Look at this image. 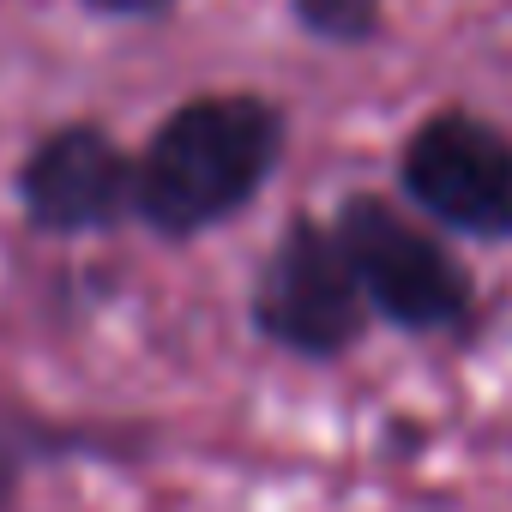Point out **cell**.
I'll list each match as a JSON object with an SVG mask.
<instances>
[{
	"label": "cell",
	"instance_id": "cell-1",
	"mask_svg": "<svg viewBox=\"0 0 512 512\" xmlns=\"http://www.w3.org/2000/svg\"><path fill=\"white\" fill-rule=\"evenodd\" d=\"M290 157V115L266 91H193L133 151V223L199 241L235 223Z\"/></svg>",
	"mask_w": 512,
	"mask_h": 512
},
{
	"label": "cell",
	"instance_id": "cell-2",
	"mask_svg": "<svg viewBox=\"0 0 512 512\" xmlns=\"http://www.w3.org/2000/svg\"><path fill=\"white\" fill-rule=\"evenodd\" d=\"M326 223L380 326L404 338H464L476 326V278L428 217L380 187H350Z\"/></svg>",
	"mask_w": 512,
	"mask_h": 512
},
{
	"label": "cell",
	"instance_id": "cell-3",
	"mask_svg": "<svg viewBox=\"0 0 512 512\" xmlns=\"http://www.w3.org/2000/svg\"><path fill=\"white\" fill-rule=\"evenodd\" d=\"M247 326L260 344H272L296 362H344L350 350H362L374 314H368V296H362L326 217H314V211L284 217L260 272H253Z\"/></svg>",
	"mask_w": 512,
	"mask_h": 512
},
{
	"label": "cell",
	"instance_id": "cell-4",
	"mask_svg": "<svg viewBox=\"0 0 512 512\" xmlns=\"http://www.w3.org/2000/svg\"><path fill=\"white\" fill-rule=\"evenodd\" d=\"M398 193L440 235L512 241V133L476 109H434L398 145Z\"/></svg>",
	"mask_w": 512,
	"mask_h": 512
},
{
	"label": "cell",
	"instance_id": "cell-5",
	"mask_svg": "<svg viewBox=\"0 0 512 512\" xmlns=\"http://www.w3.org/2000/svg\"><path fill=\"white\" fill-rule=\"evenodd\" d=\"M13 193L25 229L43 241L109 235L133 223V151L103 121H61L37 133Z\"/></svg>",
	"mask_w": 512,
	"mask_h": 512
},
{
	"label": "cell",
	"instance_id": "cell-6",
	"mask_svg": "<svg viewBox=\"0 0 512 512\" xmlns=\"http://www.w3.org/2000/svg\"><path fill=\"white\" fill-rule=\"evenodd\" d=\"M139 452H145V428L133 422H73V416H49V410H31L0 392V512L19 500L25 476L43 464L139 458Z\"/></svg>",
	"mask_w": 512,
	"mask_h": 512
},
{
	"label": "cell",
	"instance_id": "cell-7",
	"mask_svg": "<svg viewBox=\"0 0 512 512\" xmlns=\"http://www.w3.org/2000/svg\"><path fill=\"white\" fill-rule=\"evenodd\" d=\"M290 19L320 49H368L386 37V0H290Z\"/></svg>",
	"mask_w": 512,
	"mask_h": 512
},
{
	"label": "cell",
	"instance_id": "cell-8",
	"mask_svg": "<svg viewBox=\"0 0 512 512\" xmlns=\"http://www.w3.org/2000/svg\"><path fill=\"white\" fill-rule=\"evenodd\" d=\"M79 7L91 19H109V25H157V19H169L181 7V0H79Z\"/></svg>",
	"mask_w": 512,
	"mask_h": 512
}]
</instances>
